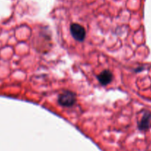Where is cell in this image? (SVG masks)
<instances>
[{"label":"cell","instance_id":"7a4b0ae2","mask_svg":"<svg viewBox=\"0 0 151 151\" xmlns=\"http://www.w3.org/2000/svg\"><path fill=\"white\" fill-rule=\"evenodd\" d=\"M70 32L74 39L78 41H82L85 38L86 31L82 26L78 24H73L70 26Z\"/></svg>","mask_w":151,"mask_h":151},{"label":"cell","instance_id":"6da1fadb","mask_svg":"<svg viewBox=\"0 0 151 151\" xmlns=\"http://www.w3.org/2000/svg\"><path fill=\"white\" fill-rule=\"evenodd\" d=\"M76 94L70 91H65L60 94L58 97V102L59 104L65 107H70L76 103Z\"/></svg>","mask_w":151,"mask_h":151},{"label":"cell","instance_id":"277c9868","mask_svg":"<svg viewBox=\"0 0 151 151\" xmlns=\"http://www.w3.org/2000/svg\"><path fill=\"white\" fill-rule=\"evenodd\" d=\"M150 121H151V114L150 112L146 111L144 114L142 116V119H141L140 122L139 123V128L142 131H144L149 128L150 125Z\"/></svg>","mask_w":151,"mask_h":151},{"label":"cell","instance_id":"3957f363","mask_svg":"<svg viewBox=\"0 0 151 151\" xmlns=\"http://www.w3.org/2000/svg\"><path fill=\"white\" fill-rule=\"evenodd\" d=\"M97 78L102 86H106L113 81V74L109 70H105L98 75Z\"/></svg>","mask_w":151,"mask_h":151}]
</instances>
